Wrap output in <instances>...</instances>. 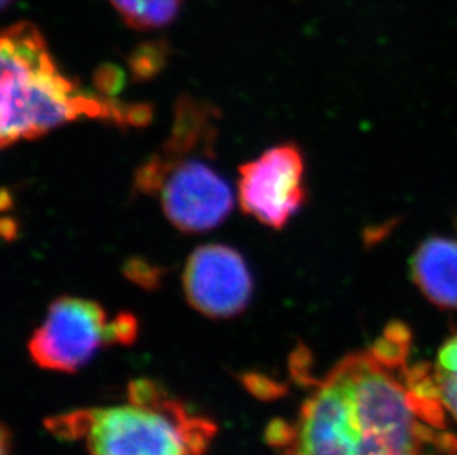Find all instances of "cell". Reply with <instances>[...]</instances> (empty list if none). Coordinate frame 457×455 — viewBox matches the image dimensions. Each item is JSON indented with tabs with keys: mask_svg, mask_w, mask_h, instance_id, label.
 Listing matches in <instances>:
<instances>
[{
	"mask_svg": "<svg viewBox=\"0 0 457 455\" xmlns=\"http://www.w3.org/2000/svg\"><path fill=\"white\" fill-rule=\"evenodd\" d=\"M409 392L370 351L344 358L303 404L294 455H420L432 441Z\"/></svg>",
	"mask_w": 457,
	"mask_h": 455,
	"instance_id": "1",
	"label": "cell"
},
{
	"mask_svg": "<svg viewBox=\"0 0 457 455\" xmlns=\"http://www.w3.org/2000/svg\"><path fill=\"white\" fill-rule=\"evenodd\" d=\"M0 62V144L4 148L33 141L82 117L132 128L152 120V107L147 103H125L87 94L65 78L44 35L31 22H15L4 29Z\"/></svg>",
	"mask_w": 457,
	"mask_h": 455,
	"instance_id": "2",
	"label": "cell"
},
{
	"mask_svg": "<svg viewBox=\"0 0 457 455\" xmlns=\"http://www.w3.org/2000/svg\"><path fill=\"white\" fill-rule=\"evenodd\" d=\"M215 151L182 155L154 153L135 172L134 191L157 195L169 222L187 234H202L224 224L233 211L231 185L204 159Z\"/></svg>",
	"mask_w": 457,
	"mask_h": 455,
	"instance_id": "3",
	"label": "cell"
},
{
	"mask_svg": "<svg viewBox=\"0 0 457 455\" xmlns=\"http://www.w3.org/2000/svg\"><path fill=\"white\" fill-rule=\"evenodd\" d=\"M186 407L166 400L162 409L134 405L92 410L87 448L92 455H188Z\"/></svg>",
	"mask_w": 457,
	"mask_h": 455,
	"instance_id": "4",
	"label": "cell"
},
{
	"mask_svg": "<svg viewBox=\"0 0 457 455\" xmlns=\"http://www.w3.org/2000/svg\"><path fill=\"white\" fill-rule=\"evenodd\" d=\"M238 204L247 216L281 229L305 204V160L296 144H280L238 169Z\"/></svg>",
	"mask_w": 457,
	"mask_h": 455,
	"instance_id": "5",
	"label": "cell"
},
{
	"mask_svg": "<svg viewBox=\"0 0 457 455\" xmlns=\"http://www.w3.org/2000/svg\"><path fill=\"white\" fill-rule=\"evenodd\" d=\"M107 324L98 302L60 297L52 302L44 324L31 335V360L42 368L74 373L105 344Z\"/></svg>",
	"mask_w": 457,
	"mask_h": 455,
	"instance_id": "6",
	"label": "cell"
},
{
	"mask_svg": "<svg viewBox=\"0 0 457 455\" xmlns=\"http://www.w3.org/2000/svg\"><path fill=\"white\" fill-rule=\"evenodd\" d=\"M182 284L188 303L215 319L242 314L253 292L246 261L225 244L199 245L187 261Z\"/></svg>",
	"mask_w": 457,
	"mask_h": 455,
	"instance_id": "7",
	"label": "cell"
},
{
	"mask_svg": "<svg viewBox=\"0 0 457 455\" xmlns=\"http://www.w3.org/2000/svg\"><path fill=\"white\" fill-rule=\"evenodd\" d=\"M410 274L428 301L441 310H457V240L429 236L410 261Z\"/></svg>",
	"mask_w": 457,
	"mask_h": 455,
	"instance_id": "8",
	"label": "cell"
},
{
	"mask_svg": "<svg viewBox=\"0 0 457 455\" xmlns=\"http://www.w3.org/2000/svg\"><path fill=\"white\" fill-rule=\"evenodd\" d=\"M123 21L135 30H159L177 18L182 0H110Z\"/></svg>",
	"mask_w": 457,
	"mask_h": 455,
	"instance_id": "9",
	"label": "cell"
},
{
	"mask_svg": "<svg viewBox=\"0 0 457 455\" xmlns=\"http://www.w3.org/2000/svg\"><path fill=\"white\" fill-rule=\"evenodd\" d=\"M411 331L402 321L389 322L384 335L371 346L370 353L385 368H402L409 355Z\"/></svg>",
	"mask_w": 457,
	"mask_h": 455,
	"instance_id": "10",
	"label": "cell"
},
{
	"mask_svg": "<svg viewBox=\"0 0 457 455\" xmlns=\"http://www.w3.org/2000/svg\"><path fill=\"white\" fill-rule=\"evenodd\" d=\"M434 377L440 389V402L457 420V333L438 351Z\"/></svg>",
	"mask_w": 457,
	"mask_h": 455,
	"instance_id": "11",
	"label": "cell"
},
{
	"mask_svg": "<svg viewBox=\"0 0 457 455\" xmlns=\"http://www.w3.org/2000/svg\"><path fill=\"white\" fill-rule=\"evenodd\" d=\"M168 47L164 42H145L135 47L129 56V67L135 80H150L166 64Z\"/></svg>",
	"mask_w": 457,
	"mask_h": 455,
	"instance_id": "12",
	"label": "cell"
},
{
	"mask_svg": "<svg viewBox=\"0 0 457 455\" xmlns=\"http://www.w3.org/2000/svg\"><path fill=\"white\" fill-rule=\"evenodd\" d=\"M91 425L92 410H78L70 414L51 417L45 421L46 429L62 441H78V439L87 438Z\"/></svg>",
	"mask_w": 457,
	"mask_h": 455,
	"instance_id": "13",
	"label": "cell"
},
{
	"mask_svg": "<svg viewBox=\"0 0 457 455\" xmlns=\"http://www.w3.org/2000/svg\"><path fill=\"white\" fill-rule=\"evenodd\" d=\"M240 382L256 400L265 401V402L280 400L289 392L287 385L285 383L274 380L267 374L256 373V371L242 374Z\"/></svg>",
	"mask_w": 457,
	"mask_h": 455,
	"instance_id": "14",
	"label": "cell"
},
{
	"mask_svg": "<svg viewBox=\"0 0 457 455\" xmlns=\"http://www.w3.org/2000/svg\"><path fill=\"white\" fill-rule=\"evenodd\" d=\"M128 400L130 405L139 409H162L168 400L166 392L159 383L150 378H137L128 385Z\"/></svg>",
	"mask_w": 457,
	"mask_h": 455,
	"instance_id": "15",
	"label": "cell"
},
{
	"mask_svg": "<svg viewBox=\"0 0 457 455\" xmlns=\"http://www.w3.org/2000/svg\"><path fill=\"white\" fill-rule=\"evenodd\" d=\"M138 335V319L130 312H120L105 328V344L129 346Z\"/></svg>",
	"mask_w": 457,
	"mask_h": 455,
	"instance_id": "16",
	"label": "cell"
},
{
	"mask_svg": "<svg viewBox=\"0 0 457 455\" xmlns=\"http://www.w3.org/2000/svg\"><path fill=\"white\" fill-rule=\"evenodd\" d=\"M126 277L129 281L137 284L144 290H154L160 285V278H162V271L154 265H150L147 261L143 259H132L126 263L123 268Z\"/></svg>",
	"mask_w": 457,
	"mask_h": 455,
	"instance_id": "17",
	"label": "cell"
},
{
	"mask_svg": "<svg viewBox=\"0 0 457 455\" xmlns=\"http://www.w3.org/2000/svg\"><path fill=\"white\" fill-rule=\"evenodd\" d=\"M263 439L271 447L289 448L290 450L298 441V427H295L283 418H274L265 427Z\"/></svg>",
	"mask_w": 457,
	"mask_h": 455,
	"instance_id": "18",
	"label": "cell"
},
{
	"mask_svg": "<svg viewBox=\"0 0 457 455\" xmlns=\"http://www.w3.org/2000/svg\"><path fill=\"white\" fill-rule=\"evenodd\" d=\"M121 85H123V74L116 65H101L100 69L96 70L94 87L103 96L114 98L117 92L120 91Z\"/></svg>",
	"mask_w": 457,
	"mask_h": 455,
	"instance_id": "19",
	"label": "cell"
},
{
	"mask_svg": "<svg viewBox=\"0 0 457 455\" xmlns=\"http://www.w3.org/2000/svg\"><path fill=\"white\" fill-rule=\"evenodd\" d=\"M311 360L312 358H311L310 351L303 344L295 349V352L290 355V374L299 385H303V386H312L317 383L314 378L311 377Z\"/></svg>",
	"mask_w": 457,
	"mask_h": 455,
	"instance_id": "20",
	"label": "cell"
},
{
	"mask_svg": "<svg viewBox=\"0 0 457 455\" xmlns=\"http://www.w3.org/2000/svg\"><path fill=\"white\" fill-rule=\"evenodd\" d=\"M436 447L441 451L450 452V454H457V438L453 434H443L436 438Z\"/></svg>",
	"mask_w": 457,
	"mask_h": 455,
	"instance_id": "21",
	"label": "cell"
},
{
	"mask_svg": "<svg viewBox=\"0 0 457 455\" xmlns=\"http://www.w3.org/2000/svg\"><path fill=\"white\" fill-rule=\"evenodd\" d=\"M2 455L9 454V432L6 426H2Z\"/></svg>",
	"mask_w": 457,
	"mask_h": 455,
	"instance_id": "22",
	"label": "cell"
},
{
	"mask_svg": "<svg viewBox=\"0 0 457 455\" xmlns=\"http://www.w3.org/2000/svg\"><path fill=\"white\" fill-rule=\"evenodd\" d=\"M2 2V6H4V9L8 8L9 4H13V0H0Z\"/></svg>",
	"mask_w": 457,
	"mask_h": 455,
	"instance_id": "23",
	"label": "cell"
},
{
	"mask_svg": "<svg viewBox=\"0 0 457 455\" xmlns=\"http://www.w3.org/2000/svg\"><path fill=\"white\" fill-rule=\"evenodd\" d=\"M286 455H294V454H290L289 451L286 452Z\"/></svg>",
	"mask_w": 457,
	"mask_h": 455,
	"instance_id": "24",
	"label": "cell"
}]
</instances>
